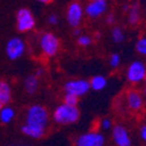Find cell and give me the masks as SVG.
Returning <instances> with one entry per match:
<instances>
[{
    "label": "cell",
    "mask_w": 146,
    "mask_h": 146,
    "mask_svg": "<svg viewBox=\"0 0 146 146\" xmlns=\"http://www.w3.org/2000/svg\"><path fill=\"white\" fill-rule=\"evenodd\" d=\"M53 119L55 123L62 124V125L76 123L80 119V110L77 109V106H69L63 103L58 105L54 110Z\"/></svg>",
    "instance_id": "1"
},
{
    "label": "cell",
    "mask_w": 146,
    "mask_h": 146,
    "mask_svg": "<svg viewBox=\"0 0 146 146\" xmlns=\"http://www.w3.org/2000/svg\"><path fill=\"white\" fill-rule=\"evenodd\" d=\"M48 111L46 108L39 104H34L28 108L26 112V124L32 125V126H38L41 129H46L48 124Z\"/></svg>",
    "instance_id": "2"
},
{
    "label": "cell",
    "mask_w": 146,
    "mask_h": 146,
    "mask_svg": "<svg viewBox=\"0 0 146 146\" xmlns=\"http://www.w3.org/2000/svg\"><path fill=\"white\" fill-rule=\"evenodd\" d=\"M39 46L41 52L46 56L52 57V56H55L60 49V41L55 34L44 33L41 35V38L39 40Z\"/></svg>",
    "instance_id": "3"
},
{
    "label": "cell",
    "mask_w": 146,
    "mask_h": 146,
    "mask_svg": "<svg viewBox=\"0 0 146 146\" xmlns=\"http://www.w3.org/2000/svg\"><path fill=\"white\" fill-rule=\"evenodd\" d=\"M76 146H104L105 137L100 131H89L76 139Z\"/></svg>",
    "instance_id": "4"
},
{
    "label": "cell",
    "mask_w": 146,
    "mask_h": 146,
    "mask_svg": "<svg viewBox=\"0 0 146 146\" xmlns=\"http://www.w3.org/2000/svg\"><path fill=\"white\" fill-rule=\"evenodd\" d=\"M146 76V67L141 61H133L130 63L126 70V77L130 83L138 84L145 80Z\"/></svg>",
    "instance_id": "5"
},
{
    "label": "cell",
    "mask_w": 146,
    "mask_h": 146,
    "mask_svg": "<svg viewBox=\"0 0 146 146\" xmlns=\"http://www.w3.org/2000/svg\"><path fill=\"white\" fill-rule=\"evenodd\" d=\"M35 26V19L29 8H21L17 13V27L19 32H28Z\"/></svg>",
    "instance_id": "6"
},
{
    "label": "cell",
    "mask_w": 146,
    "mask_h": 146,
    "mask_svg": "<svg viewBox=\"0 0 146 146\" xmlns=\"http://www.w3.org/2000/svg\"><path fill=\"white\" fill-rule=\"evenodd\" d=\"M89 90H90V84H89V81H87V80H82V78L71 80L64 84L66 94L74 95L77 98L81 96H84Z\"/></svg>",
    "instance_id": "7"
},
{
    "label": "cell",
    "mask_w": 146,
    "mask_h": 146,
    "mask_svg": "<svg viewBox=\"0 0 146 146\" xmlns=\"http://www.w3.org/2000/svg\"><path fill=\"white\" fill-rule=\"evenodd\" d=\"M26 49V44L21 38H12L11 40H8L7 44H6V53L9 60H18L20 58Z\"/></svg>",
    "instance_id": "8"
},
{
    "label": "cell",
    "mask_w": 146,
    "mask_h": 146,
    "mask_svg": "<svg viewBox=\"0 0 146 146\" xmlns=\"http://www.w3.org/2000/svg\"><path fill=\"white\" fill-rule=\"evenodd\" d=\"M83 15H84V8L80 3L74 1L68 6V8H67V21L70 26H72L74 28H77L80 26V23L82 22Z\"/></svg>",
    "instance_id": "9"
},
{
    "label": "cell",
    "mask_w": 146,
    "mask_h": 146,
    "mask_svg": "<svg viewBox=\"0 0 146 146\" xmlns=\"http://www.w3.org/2000/svg\"><path fill=\"white\" fill-rule=\"evenodd\" d=\"M106 9H108V3L105 0H92V1H89L87 4L84 12L90 19H97L102 14H104Z\"/></svg>",
    "instance_id": "10"
},
{
    "label": "cell",
    "mask_w": 146,
    "mask_h": 146,
    "mask_svg": "<svg viewBox=\"0 0 146 146\" xmlns=\"http://www.w3.org/2000/svg\"><path fill=\"white\" fill-rule=\"evenodd\" d=\"M112 139L117 146H131L129 131L123 125H116L112 129Z\"/></svg>",
    "instance_id": "11"
},
{
    "label": "cell",
    "mask_w": 146,
    "mask_h": 146,
    "mask_svg": "<svg viewBox=\"0 0 146 146\" xmlns=\"http://www.w3.org/2000/svg\"><path fill=\"white\" fill-rule=\"evenodd\" d=\"M126 104L131 111H139L141 110V108L144 105L143 101V95L138 90H129L126 94Z\"/></svg>",
    "instance_id": "12"
},
{
    "label": "cell",
    "mask_w": 146,
    "mask_h": 146,
    "mask_svg": "<svg viewBox=\"0 0 146 146\" xmlns=\"http://www.w3.org/2000/svg\"><path fill=\"white\" fill-rule=\"evenodd\" d=\"M21 131L25 133L26 136H28L31 138H34V139L41 138L44 135V129H41V127H38V126H32V125H28V124L23 125L21 127Z\"/></svg>",
    "instance_id": "13"
},
{
    "label": "cell",
    "mask_w": 146,
    "mask_h": 146,
    "mask_svg": "<svg viewBox=\"0 0 146 146\" xmlns=\"http://www.w3.org/2000/svg\"><path fill=\"white\" fill-rule=\"evenodd\" d=\"M139 20H140V9H139L138 5L135 4L127 11V21H129L130 25L135 26L139 22Z\"/></svg>",
    "instance_id": "14"
},
{
    "label": "cell",
    "mask_w": 146,
    "mask_h": 146,
    "mask_svg": "<svg viewBox=\"0 0 146 146\" xmlns=\"http://www.w3.org/2000/svg\"><path fill=\"white\" fill-rule=\"evenodd\" d=\"M11 101V87L5 81H0V103L3 105Z\"/></svg>",
    "instance_id": "15"
},
{
    "label": "cell",
    "mask_w": 146,
    "mask_h": 146,
    "mask_svg": "<svg viewBox=\"0 0 146 146\" xmlns=\"http://www.w3.org/2000/svg\"><path fill=\"white\" fill-rule=\"evenodd\" d=\"M89 84H90V88H91V89L100 91V90H103V89L106 87L108 81H106V78H105L104 76L96 75V76H94V77L89 81Z\"/></svg>",
    "instance_id": "16"
},
{
    "label": "cell",
    "mask_w": 146,
    "mask_h": 146,
    "mask_svg": "<svg viewBox=\"0 0 146 146\" xmlns=\"http://www.w3.org/2000/svg\"><path fill=\"white\" fill-rule=\"evenodd\" d=\"M14 116H15V111H14V109L11 106H4L1 109V111H0V120H1V123H4V124L11 123V121L13 120Z\"/></svg>",
    "instance_id": "17"
},
{
    "label": "cell",
    "mask_w": 146,
    "mask_h": 146,
    "mask_svg": "<svg viewBox=\"0 0 146 146\" xmlns=\"http://www.w3.org/2000/svg\"><path fill=\"white\" fill-rule=\"evenodd\" d=\"M39 88V80L35 75H29L25 80V89L28 94H34Z\"/></svg>",
    "instance_id": "18"
},
{
    "label": "cell",
    "mask_w": 146,
    "mask_h": 146,
    "mask_svg": "<svg viewBox=\"0 0 146 146\" xmlns=\"http://www.w3.org/2000/svg\"><path fill=\"white\" fill-rule=\"evenodd\" d=\"M111 34H112V40H113L115 42H117V43L121 42V41L124 40V38H125L124 32H123V29H121L120 27H115V28L112 29Z\"/></svg>",
    "instance_id": "19"
},
{
    "label": "cell",
    "mask_w": 146,
    "mask_h": 146,
    "mask_svg": "<svg viewBox=\"0 0 146 146\" xmlns=\"http://www.w3.org/2000/svg\"><path fill=\"white\" fill-rule=\"evenodd\" d=\"M136 50L139 54L146 56V36H143V38H140L137 41V43H136Z\"/></svg>",
    "instance_id": "20"
},
{
    "label": "cell",
    "mask_w": 146,
    "mask_h": 146,
    "mask_svg": "<svg viewBox=\"0 0 146 146\" xmlns=\"http://www.w3.org/2000/svg\"><path fill=\"white\" fill-rule=\"evenodd\" d=\"M64 104L69 105V106H77V103H78V98L74 95H70V94H66L64 95Z\"/></svg>",
    "instance_id": "21"
},
{
    "label": "cell",
    "mask_w": 146,
    "mask_h": 146,
    "mask_svg": "<svg viewBox=\"0 0 146 146\" xmlns=\"http://www.w3.org/2000/svg\"><path fill=\"white\" fill-rule=\"evenodd\" d=\"M77 42H78V44H80V46H82V47H88V46H90V44H91L92 39L90 38L89 35H80V36H78Z\"/></svg>",
    "instance_id": "22"
},
{
    "label": "cell",
    "mask_w": 146,
    "mask_h": 146,
    "mask_svg": "<svg viewBox=\"0 0 146 146\" xmlns=\"http://www.w3.org/2000/svg\"><path fill=\"white\" fill-rule=\"evenodd\" d=\"M110 66L112 67V68H117L119 64H120V55L119 54H117V53H115V54H112L111 56H110Z\"/></svg>",
    "instance_id": "23"
},
{
    "label": "cell",
    "mask_w": 146,
    "mask_h": 146,
    "mask_svg": "<svg viewBox=\"0 0 146 146\" xmlns=\"http://www.w3.org/2000/svg\"><path fill=\"white\" fill-rule=\"evenodd\" d=\"M100 126H101L102 130L108 131V130H110L112 127V121H111V119H109V118H103L101 120V123H100Z\"/></svg>",
    "instance_id": "24"
},
{
    "label": "cell",
    "mask_w": 146,
    "mask_h": 146,
    "mask_svg": "<svg viewBox=\"0 0 146 146\" xmlns=\"http://www.w3.org/2000/svg\"><path fill=\"white\" fill-rule=\"evenodd\" d=\"M139 133H140L141 140L146 143V125H143V126L140 127V132H139Z\"/></svg>",
    "instance_id": "25"
},
{
    "label": "cell",
    "mask_w": 146,
    "mask_h": 146,
    "mask_svg": "<svg viewBox=\"0 0 146 146\" xmlns=\"http://www.w3.org/2000/svg\"><path fill=\"white\" fill-rule=\"evenodd\" d=\"M48 22H49L50 25H56V23L58 22V18L55 14H52L49 18H48Z\"/></svg>",
    "instance_id": "26"
},
{
    "label": "cell",
    "mask_w": 146,
    "mask_h": 146,
    "mask_svg": "<svg viewBox=\"0 0 146 146\" xmlns=\"http://www.w3.org/2000/svg\"><path fill=\"white\" fill-rule=\"evenodd\" d=\"M106 22L109 23V25H112V23H115V15L112 13H110L106 17Z\"/></svg>",
    "instance_id": "27"
},
{
    "label": "cell",
    "mask_w": 146,
    "mask_h": 146,
    "mask_svg": "<svg viewBox=\"0 0 146 146\" xmlns=\"http://www.w3.org/2000/svg\"><path fill=\"white\" fill-rule=\"evenodd\" d=\"M42 74H43V69H42V68H39V69H36V74H35V76H36V77L41 76Z\"/></svg>",
    "instance_id": "28"
},
{
    "label": "cell",
    "mask_w": 146,
    "mask_h": 146,
    "mask_svg": "<svg viewBox=\"0 0 146 146\" xmlns=\"http://www.w3.org/2000/svg\"><path fill=\"white\" fill-rule=\"evenodd\" d=\"M74 35H81V29L77 27V28H74Z\"/></svg>",
    "instance_id": "29"
},
{
    "label": "cell",
    "mask_w": 146,
    "mask_h": 146,
    "mask_svg": "<svg viewBox=\"0 0 146 146\" xmlns=\"http://www.w3.org/2000/svg\"><path fill=\"white\" fill-rule=\"evenodd\" d=\"M129 8H130V6H129L127 4H125V5L123 6V11H125V12H127V11H129Z\"/></svg>",
    "instance_id": "30"
},
{
    "label": "cell",
    "mask_w": 146,
    "mask_h": 146,
    "mask_svg": "<svg viewBox=\"0 0 146 146\" xmlns=\"http://www.w3.org/2000/svg\"><path fill=\"white\" fill-rule=\"evenodd\" d=\"M143 95H144V96L146 97V87H145V88L143 89Z\"/></svg>",
    "instance_id": "31"
},
{
    "label": "cell",
    "mask_w": 146,
    "mask_h": 146,
    "mask_svg": "<svg viewBox=\"0 0 146 146\" xmlns=\"http://www.w3.org/2000/svg\"><path fill=\"white\" fill-rule=\"evenodd\" d=\"M41 3H43V4H48V3H49V1H47V0H42V1Z\"/></svg>",
    "instance_id": "32"
},
{
    "label": "cell",
    "mask_w": 146,
    "mask_h": 146,
    "mask_svg": "<svg viewBox=\"0 0 146 146\" xmlns=\"http://www.w3.org/2000/svg\"><path fill=\"white\" fill-rule=\"evenodd\" d=\"M3 108H4V105H3L1 103H0V111H1V109H3Z\"/></svg>",
    "instance_id": "33"
},
{
    "label": "cell",
    "mask_w": 146,
    "mask_h": 146,
    "mask_svg": "<svg viewBox=\"0 0 146 146\" xmlns=\"http://www.w3.org/2000/svg\"><path fill=\"white\" fill-rule=\"evenodd\" d=\"M144 82H145V84H146V76H145V80H144Z\"/></svg>",
    "instance_id": "34"
}]
</instances>
